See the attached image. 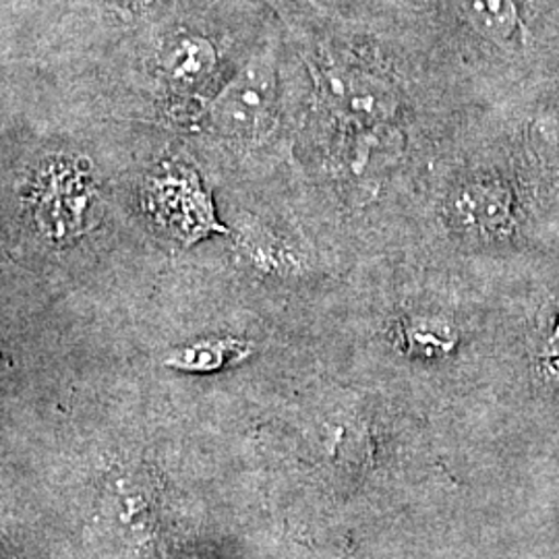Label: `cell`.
<instances>
[{"label":"cell","instance_id":"cell-8","mask_svg":"<svg viewBox=\"0 0 559 559\" xmlns=\"http://www.w3.org/2000/svg\"><path fill=\"white\" fill-rule=\"evenodd\" d=\"M540 138L545 140V143L549 145V150L554 152V156L559 162V117L558 115H551L547 119H543L539 122Z\"/></svg>","mask_w":559,"mask_h":559},{"label":"cell","instance_id":"cell-9","mask_svg":"<svg viewBox=\"0 0 559 559\" xmlns=\"http://www.w3.org/2000/svg\"><path fill=\"white\" fill-rule=\"evenodd\" d=\"M547 353H549V359L559 360V325L556 328V332L551 334V342H549V348H547Z\"/></svg>","mask_w":559,"mask_h":559},{"label":"cell","instance_id":"cell-2","mask_svg":"<svg viewBox=\"0 0 559 559\" xmlns=\"http://www.w3.org/2000/svg\"><path fill=\"white\" fill-rule=\"evenodd\" d=\"M448 216L471 239H501L516 221V198L501 180H468L450 195Z\"/></svg>","mask_w":559,"mask_h":559},{"label":"cell","instance_id":"cell-3","mask_svg":"<svg viewBox=\"0 0 559 559\" xmlns=\"http://www.w3.org/2000/svg\"><path fill=\"white\" fill-rule=\"evenodd\" d=\"M94 182L71 164L50 168L46 180L38 185L36 216L40 228L50 239L78 237L92 214Z\"/></svg>","mask_w":559,"mask_h":559},{"label":"cell","instance_id":"cell-6","mask_svg":"<svg viewBox=\"0 0 559 559\" xmlns=\"http://www.w3.org/2000/svg\"><path fill=\"white\" fill-rule=\"evenodd\" d=\"M216 64V52L212 44L198 36H185L164 55V71L175 85L193 87L205 78H210Z\"/></svg>","mask_w":559,"mask_h":559},{"label":"cell","instance_id":"cell-1","mask_svg":"<svg viewBox=\"0 0 559 559\" xmlns=\"http://www.w3.org/2000/svg\"><path fill=\"white\" fill-rule=\"evenodd\" d=\"M276 102L278 83L272 57H255L212 100L207 122L226 140L255 143L274 129Z\"/></svg>","mask_w":559,"mask_h":559},{"label":"cell","instance_id":"cell-4","mask_svg":"<svg viewBox=\"0 0 559 559\" xmlns=\"http://www.w3.org/2000/svg\"><path fill=\"white\" fill-rule=\"evenodd\" d=\"M323 75V98L338 119L359 127L390 119L394 104L380 81L348 69H330Z\"/></svg>","mask_w":559,"mask_h":559},{"label":"cell","instance_id":"cell-7","mask_svg":"<svg viewBox=\"0 0 559 559\" xmlns=\"http://www.w3.org/2000/svg\"><path fill=\"white\" fill-rule=\"evenodd\" d=\"M462 15L487 40H512L520 29L519 7L514 0H459Z\"/></svg>","mask_w":559,"mask_h":559},{"label":"cell","instance_id":"cell-5","mask_svg":"<svg viewBox=\"0 0 559 559\" xmlns=\"http://www.w3.org/2000/svg\"><path fill=\"white\" fill-rule=\"evenodd\" d=\"M156 205L160 207L164 221L170 222L173 230L185 235L205 233L210 224V205L203 200L200 189H195L189 180L168 179L156 182Z\"/></svg>","mask_w":559,"mask_h":559}]
</instances>
